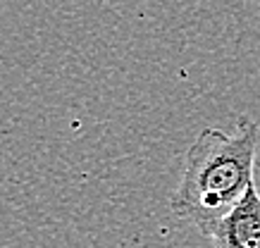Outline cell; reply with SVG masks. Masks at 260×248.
I'll return each instance as SVG.
<instances>
[{"label": "cell", "mask_w": 260, "mask_h": 248, "mask_svg": "<svg viewBox=\"0 0 260 248\" xmlns=\"http://www.w3.org/2000/svg\"><path fill=\"white\" fill-rule=\"evenodd\" d=\"M260 124L241 115L234 131L208 127L189 146L170 208L179 220L210 236L255 184Z\"/></svg>", "instance_id": "1"}, {"label": "cell", "mask_w": 260, "mask_h": 248, "mask_svg": "<svg viewBox=\"0 0 260 248\" xmlns=\"http://www.w3.org/2000/svg\"><path fill=\"white\" fill-rule=\"evenodd\" d=\"M215 248H260V191L253 184L246 198L208 236Z\"/></svg>", "instance_id": "2"}]
</instances>
